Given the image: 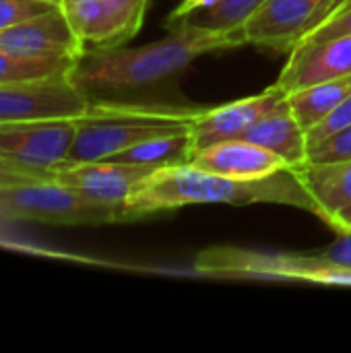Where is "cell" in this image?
Wrapping results in <instances>:
<instances>
[{
  "instance_id": "obj_11",
  "label": "cell",
  "mask_w": 351,
  "mask_h": 353,
  "mask_svg": "<svg viewBox=\"0 0 351 353\" xmlns=\"http://www.w3.org/2000/svg\"><path fill=\"white\" fill-rule=\"evenodd\" d=\"M0 50L25 58H72L85 48L58 6L0 29Z\"/></svg>"
},
{
  "instance_id": "obj_31",
  "label": "cell",
  "mask_w": 351,
  "mask_h": 353,
  "mask_svg": "<svg viewBox=\"0 0 351 353\" xmlns=\"http://www.w3.org/2000/svg\"><path fill=\"white\" fill-rule=\"evenodd\" d=\"M46 2H52V4H58L60 0H46Z\"/></svg>"
},
{
  "instance_id": "obj_16",
  "label": "cell",
  "mask_w": 351,
  "mask_h": 353,
  "mask_svg": "<svg viewBox=\"0 0 351 353\" xmlns=\"http://www.w3.org/2000/svg\"><path fill=\"white\" fill-rule=\"evenodd\" d=\"M292 170L321 207L325 223H329L335 211L351 205V159L329 163L304 161Z\"/></svg>"
},
{
  "instance_id": "obj_21",
  "label": "cell",
  "mask_w": 351,
  "mask_h": 353,
  "mask_svg": "<svg viewBox=\"0 0 351 353\" xmlns=\"http://www.w3.org/2000/svg\"><path fill=\"white\" fill-rule=\"evenodd\" d=\"M345 159H351V124L321 141L308 143L306 161L329 163V161H345Z\"/></svg>"
},
{
  "instance_id": "obj_10",
  "label": "cell",
  "mask_w": 351,
  "mask_h": 353,
  "mask_svg": "<svg viewBox=\"0 0 351 353\" xmlns=\"http://www.w3.org/2000/svg\"><path fill=\"white\" fill-rule=\"evenodd\" d=\"M151 165L124 163L116 159L68 163L54 174V180L83 199L112 209L122 221V209L134 186L153 172Z\"/></svg>"
},
{
  "instance_id": "obj_19",
  "label": "cell",
  "mask_w": 351,
  "mask_h": 353,
  "mask_svg": "<svg viewBox=\"0 0 351 353\" xmlns=\"http://www.w3.org/2000/svg\"><path fill=\"white\" fill-rule=\"evenodd\" d=\"M263 2L265 0H217L213 6L197 10L182 21L211 31H240Z\"/></svg>"
},
{
  "instance_id": "obj_25",
  "label": "cell",
  "mask_w": 351,
  "mask_h": 353,
  "mask_svg": "<svg viewBox=\"0 0 351 353\" xmlns=\"http://www.w3.org/2000/svg\"><path fill=\"white\" fill-rule=\"evenodd\" d=\"M37 180H52L43 174H37L29 168H23L14 161L0 157V186L6 184H21V182H37Z\"/></svg>"
},
{
  "instance_id": "obj_27",
  "label": "cell",
  "mask_w": 351,
  "mask_h": 353,
  "mask_svg": "<svg viewBox=\"0 0 351 353\" xmlns=\"http://www.w3.org/2000/svg\"><path fill=\"white\" fill-rule=\"evenodd\" d=\"M217 0H180L178 2V6L174 8V12L168 17V25H172V23H178V21H182L184 17H188V14H192V12H197V10H203V8H209V6H213Z\"/></svg>"
},
{
  "instance_id": "obj_15",
  "label": "cell",
  "mask_w": 351,
  "mask_h": 353,
  "mask_svg": "<svg viewBox=\"0 0 351 353\" xmlns=\"http://www.w3.org/2000/svg\"><path fill=\"white\" fill-rule=\"evenodd\" d=\"M242 139L277 153L290 163V168H296L306 161V128L296 118L288 101V95L281 101H277L271 110H267L261 118H257Z\"/></svg>"
},
{
  "instance_id": "obj_30",
  "label": "cell",
  "mask_w": 351,
  "mask_h": 353,
  "mask_svg": "<svg viewBox=\"0 0 351 353\" xmlns=\"http://www.w3.org/2000/svg\"><path fill=\"white\" fill-rule=\"evenodd\" d=\"M348 6H351V0H348V2H345V4H343V6H339V8H337V10H341V8H348ZM337 10H335V12H337Z\"/></svg>"
},
{
  "instance_id": "obj_29",
  "label": "cell",
  "mask_w": 351,
  "mask_h": 353,
  "mask_svg": "<svg viewBox=\"0 0 351 353\" xmlns=\"http://www.w3.org/2000/svg\"><path fill=\"white\" fill-rule=\"evenodd\" d=\"M321 2H323V4H325L329 10H331V14H333V12H335V10H337V8H339V6H341L345 0H321Z\"/></svg>"
},
{
  "instance_id": "obj_28",
  "label": "cell",
  "mask_w": 351,
  "mask_h": 353,
  "mask_svg": "<svg viewBox=\"0 0 351 353\" xmlns=\"http://www.w3.org/2000/svg\"><path fill=\"white\" fill-rule=\"evenodd\" d=\"M335 234H351V205L335 211L327 223Z\"/></svg>"
},
{
  "instance_id": "obj_2",
  "label": "cell",
  "mask_w": 351,
  "mask_h": 353,
  "mask_svg": "<svg viewBox=\"0 0 351 353\" xmlns=\"http://www.w3.org/2000/svg\"><path fill=\"white\" fill-rule=\"evenodd\" d=\"M288 205L323 219L321 207L292 168L265 178H230L205 172L192 163L155 168L130 192L122 221L174 211L190 205Z\"/></svg>"
},
{
  "instance_id": "obj_3",
  "label": "cell",
  "mask_w": 351,
  "mask_h": 353,
  "mask_svg": "<svg viewBox=\"0 0 351 353\" xmlns=\"http://www.w3.org/2000/svg\"><path fill=\"white\" fill-rule=\"evenodd\" d=\"M205 110L134 99L91 101L87 114L77 118L79 128L68 163L112 159L139 143L188 130Z\"/></svg>"
},
{
  "instance_id": "obj_7",
  "label": "cell",
  "mask_w": 351,
  "mask_h": 353,
  "mask_svg": "<svg viewBox=\"0 0 351 353\" xmlns=\"http://www.w3.org/2000/svg\"><path fill=\"white\" fill-rule=\"evenodd\" d=\"M149 0H60L58 8L85 50L120 48L145 21Z\"/></svg>"
},
{
  "instance_id": "obj_5",
  "label": "cell",
  "mask_w": 351,
  "mask_h": 353,
  "mask_svg": "<svg viewBox=\"0 0 351 353\" xmlns=\"http://www.w3.org/2000/svg\"><path fill=\"white\" fill-rule=\"evenodd\" d=\"M0 217L54 225L118 223V215L95 205L56 180L0 186Z\"/></svg>"
},
{
  "instance_id": "obj_20",
  "label": "cell",
  "mask_w": 351,
  "mask_h": 353,
  "mask_svg": "<svg viewBox=\"0 0 351 353\" xmlns=\"http://www.w3.org/2000/svg\"><path fill=\"white\" fill-rule=\"evenodd\" d=\"M72 58H25L0 50V85L33 79H50L68 74Z\"/></svg>"
},
{
  "instance_id": "obj_32",
  "label": "cell",
  "mask_w": 351,
  "mask_h": 353,
  "mask_svg": "<svg viewBox=\"0 0 351 353\" xmlns=\"http://www.w3.org/2000/svg\"><path fill=\"white\" fill-rule=\"evenodd\" d=\"M345 2H348V0H345ZM345 2H343V4H345ZM343 4H341V6H343Z\"/></svg>"
},
{
  "instance_id": "obj_24",
  "label": "cell",
  "mask_w": 351,
  "mask_h": 353,
  "mask_svg": "<svg viewBox=\"0 0 351 353\" xmlns=\"http://www.w3.org/2000/svg\"><path fill=\"white\" fill-rule=\"evenodd\" d=\"M351 124V95L339 105V108H335L325 120H321L317 126H312L308 132H306V137H308V143H314V141H321V139H325V137H329V134H333V132H337V130H341V128H345V126H350Z\"/></svg>"
},
{
  "instance_id": "obj_17",
  "label": "cell",
  "mask_w": 351,
  "mask_h": 353,
  "mask_svg": "<svg viewBox=\"0 0 351 353\" xmlns=\"http://www.w3.org/2000/svg\"><path fill=\"white\" fill-rule=\"evenodd\" d=\"M350 95L351 74H345V77H337L325 83H317V85L292 91L288 93V101L296 118L308 132L312 126L325 120L335 108H339Z\"/></svg>"
},
{
  "instance_id": "obj_13",
  "label": "cell",
  "mask_w": 351,
  "mask_h": 353,
  "mask_svg": "<svg viewBox=\"0 0 351 353\" xmlns=\"http://www.w3.org/2000/svg\"><path fill=\"white\" fill-rule=\"evenodd\" d=\"M288 93H283L277 85L261 91L259 95H250L244 99H236L217 108H207L203 116L190 126L192 141V157L217 143L242 139L250 124L261 118L267 110H271L277 101H281Z\"/></svg>"
},
{
  "instance_id": "obj_1",
  "label": "cell",
  "mask_w": 351,
  "mask_h": 353,
  "mask_svg": "<svg viewBox=\"0 0 351 353\" xmlns=\"http://www.w3.org/2000/svg\"><path fill=\"white\" fill-rule=\"evenodd\" d=\"M170 35L139 48L85 50L72 64L68 79L87 95L89 103L99 99H122L128 93L155 87L180 74L199 56L244 46L242 31H211L178 21Z\"/></svg>"
},
{
  "instance_id": "obj_22",
  "label": "cell",
  "mask_w": 351,
  "mask_h": 353,
  "mask_svg": "<svg viewBox=\"0 0 351 353\" xmlns=\"http://www.w3.org/2000/svg\"><path fill=\"white\" fill-rule=\"evenodd\" d=\"M58 4L46 0H0V29L25 21L29 17L41 14Z\"/></svg>"
},
{
  "instance_id": "obj_6",
  "label": "cell",
  "mask_w": 351,
  "mask_h": 353,
  "mask_svg": "<svg viewBox=\"0 0 351 353\" xmlns=\"http://www.w3.org/2000/svg\"><path fill=\"white\" fill-rule=\"evenodd\" d=\"M77 128V118L4 122L0 124V157L54 180V174L68 165Z\"/></svg>"
},
{
  "instance_id": "obj_12",
  "label": "cell",
  "mask_w": 351,
  "mask_h": 353,
  "mask_svg": "<svg viewBox=\"0 0 351 353\" xmlns=\"http://www.w3.org/2000/svg\"><path fill=\"white\" fill-rule=\"evenodd\" d=\"M345 74H351V33L300 43L290 54L275 85L283 93H292Z\"/></svg>"
},
{
  "instance_id": "obj_14",
  "label": "cell",
  "mask_w": 351,
  "mask_h": 353,
  "mask_svg": "<svg viewBox=\"0 0 351 353\" xmlns=\"http://www.w3.org/2000/svg\"><path fill=\"white\" fill-rule=\"evenodd\" d=\"M190 163L205 172L244 180L273 176L290 168L283 157L246 139L223 141L213 147H207L199 151Z\"/></svg>"
},
{
  "instance_id": "obj_8",
  "label": "cell",
  "mask_w": 351,
  "mask_h": 353,
  "mask_svg": "<svg viewBox=\"0 0 351 353\" xmlns=\"http://www.w3.org/2000/svg\"><path fill=\"white\" fill-rule=\"evenodd\" d=\"M87 110V95L68 74L0 85V124L81 118Z\"/></svg>"
},
{
  "instance_id": "obj_4",
  "label": "cell",
  "mask_w": 351,
  "mask_h": 353,
  "mask_svg": "<svg viewBox=\"0 0 351 353\" xmlns=\"http://www.w3.org/2000/svg\"><path fill=\"white\" fill-rule=\"evenodd\" d=\"M192 271L213 279H269L351 288V267L312 252H267L219 244L197 254Z\"/></svg>"
},
{
  "instance_id": "obj_23",
  "label": "cell",
  "mask_w": 351,
  "mask_h": 353,
  "mask_svg": "<svg viewBox=\"0 0 351 353\" xmlns=\"http://www.w3.org/2000/svg\"><path fill=\"white\" fill-rule=\"evenodd\" d=\"M351 33V6L341 8L337 12H333L329 19H325L319 27H314L300 43H308V41H321V39H331V37H339V35H350Z\"/></svg>"
},
{
  "instance_id": "obj_9",
  "label": "cell",
  "mask_w": 351,
  "mask_h": 353,
  "mask_svg": "<svg viewBox=\"0 0 351 353\" xmlns=\"http://www.w3.org/2000/svg\"><path fill=\"white\" fill-rule=\"evenodd\" d=\"M329 17L331 10L321 0H265L240 31L250 46L292 54Z\"/></svg>"
},
{
  "instance_id": "obj_26",
  "label": "cell",
  "mask_w": 351,
  "mask_h": 353,
  "mask_svg": "<svg viewBox=\"0 0 351 353\" xmlns=\"http://www.w3.org/2000/svg\"><path fill=\"white\" fill-rule=\"evenodd\" d=\"M319 254L351 267V234H337V240L317 250Z\"/></svg>"
},
{
  "instance_id": "obj_18",
  "label": "cell",
  "mask_w": 351,
  "mask_h": 353,
  "mask_svg": "<svg viewBox=\"0 0 351 353\" xmlns=\"http://www.w3.org/2000/svg\"><path fill=\"white\" fill-rule=\"evenodd\" d=\"M112 159L124 161V163L151 165V168L190 163L192 161L190 128L182 130V132H176V134H166V137H157V139L139 143V145L122 151L120 155H116Z\"/></svg>"
}]
</instances>
